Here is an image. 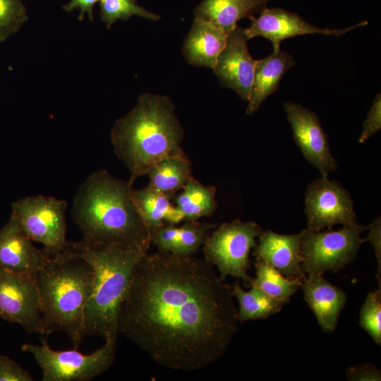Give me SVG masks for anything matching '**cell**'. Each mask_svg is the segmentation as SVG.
I'll use <instances>...</instances> for the list:
<instances>
[{
    "mask_svg": "<svg viewBox=\"0 0 381 381\" xmlns=\"http://www.w3.org/2000/svg\"><path fill=\"white\" fill-rule=\"evenodd\" d=\"M40 345L25 344L22 350L31 353L42 372V381H89L107 371L112 365L116 341H105L90 354L73 350L54 351L45 337Z\"/></svg>",
    "mask_w": 381,
    "mask_h": 381,
    "instance_id": "7",
    "label": "cell"
},
{
    "mask_svg": "<svg viewBox=\"0 0 381 381\" xmlns=\"http://www.w3.org/2000/svg\"><path fill=\"white\" fill-rule=\"evenodd\" d=\"M255 267L256 277L253 279L251 286L258 288L274 299L286 304L291 296L301 288V279L287 278L262 260H256Z\"/></svg>",
    "mask_w": 381,
    "mask_h": 381,
    "instance_id": "26",
    "label": "cell"
},
{
    "mask_svg": "<svg viewBox=\"0 0 381 381\" xmlns=\"http://www.w3.org/2000/svg\"><path fill=\"white\" fill-rule=\"evenodd\" d=\"M151 187L170 198L181 190L191 174V162L185 152L164 157L147 171Z\"/></svg>",
    "mask_w": 381,
    "mask_h": 381,
    "instance_id": "23",
    "label": "cell"
},
{
    "mask_svg": "<svg viewBox=\"0 0 381 381\" xmlns=\"http://www.w3.org/2000/svg\"><path fill=\"white\" fill-rule=\"evenodd\" d=\"M133 189L128 181L117 179L106 169L91 173L73 198L71 214L83 236L76 243L148 253L151 234L133 201Z\"/></svg>",
    "mask_w": 381,
    "mask_h": 381,
    "instance_id": "2",
    "label": "cell"
},
{
    "mask_svg": "<svg viewBox=\"0 0 381 381\" xmlns=\"http://www.w3.org/2000/svg\"><path fill=\"white\" fill-rule=\"evenodd\" d=\"M295 64L292 55L280 49L256 61L251 92L246 108L248 114L255 113L262 103L277 90L285 73Z\"/></svg>",
    "mask_w": 381,
    "mask_h": 381,
    "instance_id": "20",
    "label": "cell"
},
{
    "mask_svg": "<svg viewBox=\"0 0 381 381\" xmlns=\"http://www.w3.org/2000/svg\"><path fill=\"white\" fill-rule=\"evenodd\" d=\"M95 270L76 255L68 241L61 252L49 255L35 274L44 334L63 332L78 349L83 339L84 313L92 294Z\"/></svg>",
    "mask_w": 381,
    "mask_h": 381,
    "instance_id": "4",
    "label": "cell"
},
{
    "mask_svg": "<svg viewBox=\"0 0 381 381\" xmlns=\"http://www.w3.org/2000/svg\"><path fill=\"white\" fill-rule=\"evenodd\" d=\"M346 376L349 380H380V371L373 365L363 364L349 368Z\"/></svg>",
    "mask_w": 381,
    "mask_h": 381,
    "instance_id": "33",
    "label": "cell"
},
{
    "mask_svg": "<svg viewBox=\"0 0 381 381\" xmlns=\"http://www.w3.org/2000/svg\"><path fill=\"white\" fill-rule=\"evenodd\" d=\"M0 318L20 325L30 334L44 335L33 276L15 273L0 266Z\"/></svg>",
    "mask_w": 381,
    "mask_h": 381,
    "instance_id": "11",
    "label": "cell"
},
{
    "mask_svg": "<svg viewBox=\"0 0 381 381\" xmlns=\"http://www.w3.org/2000/svg\"><path fill=\"white\" fill-rule=\"evenodd\" d=\"M250 27L244 29L248 40L255 37L268 39L273 45V52L280 49L282 40L306 34H322L339 37L358 27L368 24L363 20L344 29H329L318 28L303 20L300 16L281 8L265 7L258 18L250 19Z\"/></svg>",
    "mask_w": 381,
    "mask_h": 381,
    "instance_id": "13",
    "label": "cell"
},
{
    "mask_svg": "<svg viewBox=\"0 0 381 381\" xmlns=\"http://www.w3.org/2000/svg\"><path fill=\"white\" fill-rule=\"evenodd\" d=\"M248 40L244 29L236 26L229 33L213 68L222 85L233 90L244 101L250 98L257 61L248 52Z\"/></svg>",
    "mask_w": 381,
    "mask_h": 381,
    "instance_id": "14",
    "label": "cell"
},
{
    "mask_svg": "<svg viewBox=\"0 0 381 381\" xmlns=\"http://www.w3.org/2000/svg\"><path fill=\"white\" fill-rule=\"evenodd\" d=\"M354 201L349 191L338 181L321 176L307 186L305 197V213L308 229H332L335 224L343 226L357 223Z\"/></svg>",
    "mask_w": 381,
    "mask_h": 381,
    "instance_id": "10",
    "label": "cell"
},
{
    "mask_svg": "<svg viewBox=\"0 0 381 381\" xmlns=\"http://www.w3.org/2000/svg\"><path fill=\"white\" fill-rule=\"evenodd\" d=\"M253 255L262 260L289 279L303 281L306 275L301 270V232L296 234H281L271 230L258 236Z\"/></svg>",
    "mask_w": 381,
    "mask_h": 381,
    "instance_id": "16",
    "label": "cell"
},
{
    "mask_svg": "<svg viewBox=\"0 0 381 381\" xmlns=\"http://www.w3.org/2000/svg\"><path fill=\"white\" fill-rule=\"evenodd\" d=\"M366 226L356 224L339 230L301 231V270L305 274L339 272L353 261L364 243L361 234Z\"/></svg>",
    "mask_w": 381,
    "mask_h": 381,
    "instance_id": "8",
    "label": "cell"
},
{
    "mask_svg": "<svg viewBox=\"0 0 381 381\" xmlns=\"http://www.w3.org/2000/svg\"><path fill=\"white\" fill-rule=\"evenodd\" d=\"M28 19L21 0H0V42L16 34Z\"/></svg>",
    "mask_w": 381,
    "mask_h": 381,
    "instance_id": "28",
    "label": "cell"
},
{
    "mask_svg": "<svg viewBox=\"0 0 381 381\" xmlns=\"http://www.w3.org/2000/svg\"><path fill=\"white\" fill-rule=\"evenodd\" d=\"M301 289L303 291L305 301L315 314L322 330L332 333L346 304V293L329 282L321 274L306 277Z\"/></svg>",
    "mask_w": 381,
    "mask_h": 381,
    "instance_id": "17",
    "label": "cell"
},
{
    "mask_svg": "<svg viewBox=\"0 0 381 381\" xmlns=\"http://www.w3.org/2000/svg\"><path fill=\"white\" fill-rule=\"evenodd\" d=\"M68 246L92 265L95 273L92 292L84 313V337L116 341L121 303L135 267L147 253L119 246L91 248L76 242H68Z\"/></svg>",
    "mask_w": 381,
    "mask_h": 381,
    "instance_id": "5",
    "label": "cell"
},
{
    "mask_svg": "<svg viewBox=\"0 0 381 381\" xmlns=\"http://www.w3.org/2000/svg\"><path fill=\"white\" fill-rule=\"evenodd\" d=\"M360 326L381 344V288L369 292L360 311Z\"/></svg>",
    "mask_w": 381,
    "mask_h": 381,
    "instance_id": "29",
    "label": "cell"
},
{
    "mask_svg": "<svg viewBox=\"0 0 381 381\" xmlns=\"http://www.w3.org/2000/svg\"><path fill=\"white\" fill-rule=\"evenodd\" d=\"M248 291L243 290L239 279L231 286L232 295L239 304L238 318L239 322L253 320H265L279 312L285 303L274 299L258 288L251 286Z\"/></svg>",
    "mask_w": 381,
    "mask_h": 381,
    "instance_id": "25",
    "label": "cell"
},
{
    "mask_svg": "<svg viewBox=\"0 0 381 381\" xmlns=\"http://www.w3.org/2000/svg\"><path fill=\"white\" fill-rule=\"evenodd\" d=\"M228 35L211 23L195 18L184 42L186 60L193 66L213 68L226 45Z\"/></svg>",
    "mask_w": 381,
    "mask_h": 381,
    "instance_id": "19",
    "label": "cell"
},
{
    "mask_svg": "<svg viewBox=\"0 0 381 381\" xmlns=\"http://www.w3.org/2000/svg\"><path fill=\"white\" fill-rule=\"evenodd\" d=\"M216 227L215 224L185 221L180 226L166 224L151 235V243L158 251L178 256H193Z\"/></svg>",
    "mask_w": 381,
    "mask_h": 381,
    "instance_id": "18",
    "label": "cell"
},
{
    "mask_svg": "<svg viewBox=\"0 0 381 381\" xmlns=\"http://www.w3.org/2000/svg\"><path fill=\"white\" fill-rule=\"evenodd\" d=\"M132 196L151 235L166 224L177 225L183 221V215L171 198L148 184L143 188L133 189Z\"/></svg>",
    "mask_w": 381,
    "mask_h": 381,
    "instance_id": "22",
    "label": "cell"
},
{
    "mask_svg": "<svg viewBox=\"0 0 381 381\" xmlns=\"http://www.w3.org/2000/svg\"><path fill=\"white\" fill-rule=\"evenodd\" d=\"M363 130L358 138L360 143H363L377 133L381 128V95L377 94L362 123Z\"/></svg>",
    "mask_w": 381,
    "mask_h": 381,
    "instance_id": "30",
    "label": "cell"
},
{
    "mask_svg": "<svg viewBox=\"0 0 381 381\" xmlns=\"http://www.w3.org/2000/svg\"><path fill=\"white\" fill-rule=\"evenodd\" d=\"M284 108L294 140L303 155L320 171L321 176H328L337 169L339 164L331 153L327 137L318 116L293 102H286Z\"/></svg>",
    "mask_w": 381,
    "mask_h": 381,
    "instance_id": "12",
    "label": "cell"
},
{
    "mask_svg": "<svg viewBox=\"0 0 381 381\" xmlns=\"http://www.w3.org/2000/svg\"><path fill=\"white\" fill-rule=\"evenodd\" d=\"M183 134L171 99L144 93L133 109L115 122L110 138L114 152L130 171L128 181L133 184L159 160L185 152Z\"/></svg>",
    "mask_w": 381,
    "mask_h": 381,
    "instance_id": "3",
    "label": "cell"
},
{
    "mask_svg": "<svg viewBox=\"0 0 381 381\" xmlns=\"http://www.w3.org/2000/svg\"><path fill=\"white\" fill-rule=\"evenodd\" d=\"M233 298L205 259L147 253L121 303L118 332L163 367L200 370L225 354L238 331Z\"/></svg>",
    "mask_w": 381,
    "mask_h": 381,
    "instance_id": "1",
    "label": "cell"
},
{
    "mask_svg": "<svg viewBox=\"0 0 381 381\" xmlns=\"http://www.w3.org/2000/svg\"><path fill=\"white\" fill-rule=\"evenodd\" d=\"M99 16L107 29L119 20H128L138 16L150 20H158L160 16L150 12L137 4V0H99Z\"/></svg>",
    "mask_w": 381,
    "mask_h": 381,
    "instance_id": "27",
    "label": "cell"
},
{
    "mask_svg": "<svg viewBox=\"0 0 381 381\" xmlns=\"http://www.w3.org/2000/svg\"><path fill=\"white\" fill-rule=\"evenodd\" d=\"M262 232L261 226L251 221L234 219L223 223L205 241L202 246L205 260L217 267L222 279L231 275L241 279L246 287H250L253 278L248 274L249 255Z\"/></svg>",
    "mask_w": 381,
    "mask_h": 381,
    "instance_id": "6",
    "label": "cell"
},
{
    "mask_svg": "<svg viewBox=\"0 0 381 381\" xmlns=\"http://www.w3.org/2000/svg\"><path fill=\"white\" fill-rule=\"evenodd\" d=\"M366 229L369 234L367 238H364V241H368L373 246L375 256L377 260V279L379 287L381 288V219L380 216L377 217L374 221L368 226H366Z\"/></svg>",
    "mask_w": 381,
    "mask_h": 381,
    "instance_id": "32",
    "label": "cell"
},
{
    "mask_svg": "<svg viewBox=\"0 0 381 381\" xmlns=\"http://www.w3.org/2000/svg\"><path fill=\"white\" fill-rule=\"evenodd\" d=\"M181 190L174 201L184 222L198 221L212 215L217 208L214 186H205L191 176Z\"/></svg>",
    "mask_w": 381,
    "mask_h": 381,
    "instance_id": "24",
    "label": "cell"
},
{
    "mask_svg": "<svg viewBox=\"0 0 381 381\" xmlns=\"http://www.w3.org/2000/svg\"><path fill=\"white\" fill-rule=\"evenodd\" d=\"M269 0H202L195 8V18L210 22L229 34L243 18L260 13Z\"/></svg>",
    "mask_w": 381,
    "mask_h": 381,
    "instance_id": "21",
    "label": "cell"
},
{
    "mask_svg": "<svg viewBox=\"0 0 381 381\" xmlns=\"http://www.w3.org/2000/svg\"><path fill=\"white\" fill-rule=\"evenodd\" d=\"M66 200L52 196L32 195L12 203L11 214L32 241L43 245L49 255L64 250L66 241Z\"/></svg>",
    "mask_w": 381,
    "mask_h": 381,
    "instance_id": "9",
    "label": "cell"
},
{
    "mask_svg": "<svg viewBox=\"0 0 381 381\" xmlns=\"http://www.w3.org/2000/svg\"><path fill=\"white\" fill-rule=\"evenodd\" d=\"M30 373L10 358L0 355V381H33Z\"/></svg>",
    "mask_w": 381,
    "mask_h": 381,
    "instance_id": "31",
    "label": "cell"
},
{
    "mask_svg": "<svg viewBox=\"0 0 381 381\" xmlns=\"http://www.w3.org/2000/svg\"><path fill=\"white\" fill-rule=\"evenodd\" d=\"M99 0H71L68 4L63 6V9L67 12H71L75 9L80 10L79 20H83L85 15L90 21L94 20L93 10L95 4Z\"/></svg>",
    "mask_w": 381,
    "mask_h": 381,
    "instance_id": "34",
    "label": "cell"
},
{
    "mask_svg": "<svg viewBox=\"0 0 381 381\" xmlns=\"http://www.w3.org/2000/svg\"><path fill=\"white\" fill-rule=\"evenodd\" d=\"M20 222L11 214L0 229V266L18 274L33 276L43 267L49 255L37 248Z\"/></svg>",
    "mask_w": 381,
    "mask_h": 381,
    "instance_id": "15",
    "label": "cell"
}]
</instances>
